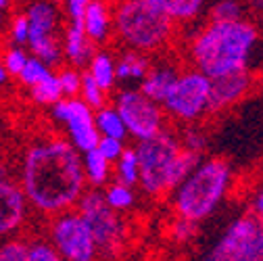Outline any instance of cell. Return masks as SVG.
<instances>
[{"instance_id": "obj_35", "label": "cell", "mask_w": 263, "mask_h": 261, "mask_svg": "<svg viewBox=\"0 0 263 261\" xmlns=\"http://www.w3.org/2000/svg\"><path fill=\"white\" fill-rule=\"evenodd\" d=\"M9 38H11V42L17 44V46H25V44H27V38H29V23H27V19H25L23 13L15 15V17L11 19V23H9Z\"/></svg>"}, {"instance_id": "obj_37", "label": "cell", "mask_w": 263, "mask_h": 261, "mask_svg": "<svg viewBox=\"0 0 263 261\" xmlns=\"http://www.w3.org/2000/svg\"><path fill=\"white\" fill-rule=\"evenodd\" d=\"M90 0H63V11L67 15L69 23H80L82 25V17H84V11L88 7Z\"/></svg>"}, {"instance_id": "obj_14", "label": "cell", "mask_w": 263, "mask_h": 261, "mask_svg": "<svg viewBox=\"0 0 263 261\" xmlns=\"http://www.w3.org/2000/svg\"><path fill=\"white\" fill-rule=\"evenodd\" d=\"M23 15L29 23L27 42L61 36V7L54 0H31Z\"/></svg>"}, {"instance_id": "obj_39", "label": "cell", "mask_w": 263, "mask_h": 261, "mask_svg": "<svg viewBox=\"0 0 263 261\" xmlns=\"http://www.w3.org/2000/svg\"><path fill=\"white\" fill-rule=\"evenodd\" d=\"M7 80H9V73H7V69L3 67V63H0V86H5Z\"/></svg>"}, {"instance_id": "obj_28", "label": "cell", "mask_w": 263, "mask_h": 261, "mask_svg": "<svg viewBox=\"0 0 263 261\" xmlns=\"http://www.w3.org/2000/svg\"><path fill=\"white\" fill-rule=\"evenodd\" d=\"M178 138H180L182 148L192 151L196 155H203L209 148V136H207V132H205L201 125H196V123H186V127L182 129V132H178Z\"/></svg>"}, {"instance_id": "obj_15", "label": "cell", "mask_w": 263, "mask_h": 261, "mask_svg": "<svg viewBox=\"0 0 263 261\" xmlns=\"http://www.w3.org/2000/svg\"><path fill=\"white\" fill-rule=\"evenodd\" d=\"M82 29L86 38L101 48L109 44L113 36V5L111 0H90L84 17H82Z\"/></svg>"}, {"instance_id": "obj_36", "label": "cell", "mask_w": 263, "mask_h": 261, "mask_svg": "<svg viewBox=\"0 0 263 261\" xmlns=\"http://www.w3.org/2000/svg\"><path fill=\"white\" fill-rule=\"evenodd\" d=\"M98 153H101L109 163H115L119 159V155L123 153L125 148V142L123 140H117V138H107V136H101L94 146Z\"/></svg>"}, {"instance_id": "obj_4", "label": "cell", "mask_w": 263, "mask_h": 261, "mask_svg": "<svg viewBox=\"0 0 263 261\" xmlns=\"http://www.w3.org/2000/svg\"><path fill=\"white\" fill-rule=\"evenodd\" d=\"M178 25L153 0H117L113 5V34L125 48L155 54L176 38Z\"/></svg>"}, {"instance_id": "obj_31", "label": "cell", "mask_w": 263, "mask_h": 261, "mask_svg": "<svg viewBox=\"0 0 263 261\" xmlns=\"http://www.w3.org/2000/svg\"><path fill=\"white\" fill-rule=\"evenodd\" d=\"M196 232H199V223L190 221V219H186V217H178V215H176V219H174L172 226H170V238H172L176 245H186V243H190V240L196 236Z\"/></svg>"}, {"instance_id": "obj_13", "label": "cell", "mask_w": 263, "mask_h": 261, "mask_svg": "<svg viewBox=\"0 0 263 261\" xmlns=\"http://www.w3.org/2000/svg\"><path fill=\"white\" fill-rule=\"evenodd\" d=\"M255 71L245 69L236 73H228L209 80V103H207V115H219L223 111L234 109L240 105L255 88Z\"/></svg>"}, {"instance_id": "obj_40", "label": "cell", "mask_w": 263, "mask_h": 261, "mask_svg": "<svg viewBox=\"0 0 263 261\" xmlns=\"http://www.w3.org/2000/svg\"><path fill=\"white\" fill-rule=\"evenodd\" d=\"M249 3H251V9H255L257 13H259L261 7H263V0H249Z\"/></svg>"}, {"instance_id": "obj_17", "label": "cell", "mask_w": 263, "mask_h": 261, "mask_svg": "<svg viewBox=\"0 0 263 261\" xmlns=\"http://www.w3.org/2000/svg\"><path fill=\"white\" fill-rule=\"evenodd\" d=\"M61 48H63V61L76 69H86L88 61L96 50V46L86 38L80 23H69L61 31Z\"/></svg>"}, {"instance_id": "obj_20", "label": "cell", "mask_w": 263, "mask_h": 261, "mask_svg": "<svg viewBox=\"0 0 263 261\" xmlns=\"http://www.w3.org/2000/svg\"><path fill=\"white\" fill-rule=\"evenodd\" d=\"M176 25L194 23L205 11L209 0H153Z\"/></svg>"}, {"instance_id": "obj_30", "label": "cell", "mask_w": 263, "mask_h": 261, "mask_svg": "<svg viewBox=\"0 0 263 261\" xmlns=\"http://www.w3.org/2000/svg\"><path fill=\"white\" fill-rule=\"evenodd\" d=\"M57 80H59L63 96H78L80 86H82V69H76L71 65H61Z\"/></svg>"}, {"instance_id": "obj_38", "label": "cell", "mask_w": 263, "mask_h": 261, "mask_svg": "<svg viewBox=\"0 0 263 261\" xmlns=\"http://www.w3.org/2000/svg\"><path fill=\"white\" fill-rule=\"evenodd\" d=\"M249 213H253L255 217L263 219V190L259 186L255 188V197H253V201L249 205Z\"/></svg>"}, {"instance_id": "obj_41", "label": "cell", "mask_w": 263, "mask_h": 261, "mask_svg": "<svg viewBox=\"0 0 263 261\" xmlns=\"http://www.w3.org/2000/svg\"><path fill=\"white\" fill-rule=\"evenodd\" d=\"M5 25H7V17H5V11H0V34L5 31Z\"/></svg>"}, {"instance_id": "obj_27", "label": "cell", "mask_w": 263, "mask_h": 261, "mask_svg": "<svg viewBox=\"0 0 263 261\" xmlns=\"http://www.w3.org/2000/svg\"><path fill=\"white\" fill-rule=\"evenodd\" d=\"M78 96H80V99H82L92 111H96V109H101V107L109 105V94H107L101 86H98L86 71H82V86H80Z\"/></svg>"}, {"instance_id": "obj_9", "label": "cell", "mask_w": 263, "mask_h": 261, "mask_svg": "<svg viewBox=\"0 0 263 261\" xmlns=\"http://www.w3.org/2000/svg\"><path fill=\"white\" fill-rule=\"evenodd\" d=\"M48 243L63 257V261H96L98 249L88 221L71 207L52 215L48 226Z\"/></svg>"}, {"instance_id": "obj_24", "label": "cell", "mask_w": 263, "mask_h": 261, "mask_svg": "<svg viewBox=\"0 0 263 261\" xmlns=\"http://www.w3.org/2000/svg\"><path fill=\"white\" fill-rule=\"evenodd\" d=\"M103 190V197L107 201V205L119 213H125V211H132L136 207V190L134 186H127V184H121L117 180H111Z\"/></svg>"}, {"instance_id": "obj_3", "label": "cell", "mask_w": 263, "mask_h": 261, "mask_svg": "<svg viewBox=\"0 0 263 261\" xmlns=\"http://www.w3.org/2000/svg\"><path fill=\"white\" fill-rule=\"evenodd\" d=\"M234 170L221 157L201 159L196 167L170 192L172 209L178 217L205 221L211 217L232 190Z\"/></svg>"}, {"instance_id": "obj_29", "label": "cell", "mask_w": 263, "mask_h": 261, "mask_svg": "<svg viewBox=\"0 0 263 261\" xmlns=\"http://www.w3.org/2000/svg\"><path fill=\"white\" fill-rule=\"evenodd\" d=\"M52 73H54V69L50 67V65H46L44 61H40V59H36V57H31V54H29L27 63L23 65V69L19 71L17 78H19V82H21L23 86L31 88V86L40 84L42 80L50 78Z\"/></svg>"}, {"instance_id": "obj_42", "label": "cell", "mask_w": 263, "mask_h": 261, "mask_svg": "<svg viewBox=\"0 0 263 261\" xmlns=\"http://www.w3.org/2000/svg\"><path fill=\"white\" fill-rule=\"evenodd\" d=\"M13 5V0H0V11H7Z\"/></svg>"}, {"instance_id": "obj_16", "label": "cell", "mask_w": 263, "mask_h": 261, "mask_svg": "<svg viewBox=\"0 0 263 261\" xmlns=\"http://www.w3.org/2000/svg\"><path fill=\"white\" fill-rule=\"evenodd\" d=\"M180 71H182V67L172 59H161L157 63H151L144 78L138 82V90L144 96H148L151 101L161 105V101L165 99V94L174 86Z\"/></svg>"}, {"instance_id": "obj_32", "label": "cell", "mask_w": 263, "mask_h": 261, "mask_svg": "<svg viewBox=\"0 0 263 261\" xmlns=\"http://www.w3.org/2000/svg\"><path fill=\"white\" fill-rule=\"evenodd\" d=\"M27 240L7 236L0 240V261H27Z\"/></svg>"}, {"instance_id": "obj_18", "label": "cell", "mask_w": 263, "mask_h": 261, "mask_svg": "<svg viewBox=\"0 0 263 261\" xmlns=\"http://www.w3.org/2000/svg\"><path fill=\"white\" fill-rule=\"evenodd\" d=\"M98 86H101L107 94H111L117 88V78H115V54L107 48H96L92 59L88 61L84 69Z\"/></svg>"}, {"instance_id": "obj_2", "label": "cell", "mask_w": 263, "mask_h": 261, "mask_svg": "<svg viewBox=\"0 0 263 261\" xmlns=\"http://www.w3.org/2000/svg\"><path fill=\"white\" fill-rule=\"evenodd\" d=\"M259 46V25L249 19L207 21L194 31L188 44V59L194 69L209 80L251 69Z\"/></svg>"}, {"instance_id": "obj_34", "label": "cell", "mask_w": 263, "mask_h": 261, "mask_svg": "<svg viewBox=\"0 0 263 261\" xmlns=\"http://www.w3.org/2000/svg\"><path fill=\"white\" fill-rule=\"evenodd\" d=\"M27 261H63V257L54 251L48 240H31L27 245Z\"/></svg>"}, {"instance_id": "obj_33", "label": "cell", "mask_w": 263, "mask_h": 261, "mask_svg": "<svg viewBox=\"0 0 263 261\" xmlns=\"http://www.w3.org/2000/svg\"><path fill=\"white\" fill-rule=\"evenodd\" d=\"M27 59H29V52L25 50V46H17V44H13V46H9V48L5 50L3 61H0V63H3V67L7 69L9 76L17 78L19 71L23 69V65L27 63Z\"/></svg>"}, {"instance_id": "obj_11", "label": "cell", "mask_w": 263, "mask_h": 261, "mask_svg": "<svg viewBox=\"0 0 263 261\" xmlns=\"http://www.w3.org/2000/svg\"><path fill=\"white\" fill-rule=\"evenodd\" d=\"M50 111L52 119L65 129V140L78 153H86L96 146L101 136L94 125V111L80 96H63L50 107Z\"/></svg>"}, {"instance_id": "obj_7", "label": "cell", "mask_w": 263, "mask_h": 261, "mask_svg": "<svg viewBox=\"0 0 263 261\" xmlns=\"http://www.w3.org/2000/svg\"><path fill=\"white\" fill-rule=\"evenodd\" d=\"M259 253H263V219L247 211L230 221L201 261H249Z\"/></svg>"}, {"instance_id": "obj_25", "label": "cell", "mask_w": 263, "mask_h": 261, "mask_svg": "<svg viewBox=\"0 0 263 261\" xmlns=\"http://www.w3.org/2000/svg\"><path fill=\"white\" fill-rule=\"evenodd\" d=\"M113 180L127 184V186H134V188L138 186V157H136L134 146L125 144L123 153L113 163Z\"/></svg>"}, {"instance_id": "obj_21", "label": "cell", "mask_w": 263, "mask_h": 261, "mask_svg": "<svg viewBox=\"0 0 263 261\" xmlns=\"http://www.w3.org/2000/svg\"><path fill=\"white\" fill-rule=\"evenodd\" d=\"M82 167L86 184L92 188H105L113 180V163H109L96 148L82 153Z\"/></svg>"}, {"instance_id": "obj_8", "label": "cell", "mask_w": 263, "mask_h": 261, "mask_svg": "<svg viewBox=\"0 0 263 261\" xmlns=\"http://www.w3.org/2000/svg\"><path fill=\"white\" fill-rule=\"evenodd\" d=\"M209 78L199 69H182L174 86L161 101V109L180 123H196L207 115Z\"/></svg>"}, {"instance_id": "obj_10", "label": "cell", "mask_w": 263, "mask_h": 261, "mask_svg": "<svg viewBox=\"0 0 263 261\" xmlns=\"http://www.w3.org/2000/svg\"><path fill=\"white\" fill-rule=\"evenodd\" d=\"M111 105L119 113L127 136H132L136 142L153 138L165 127V111L161 109L159 103L144 96L138 88H121L113 96Z\"/></svg>"}, {"instance_id": "obj_5", "label": "cell", "mask_w": 263, "mask_h": 261, "mask_svg": "<svg viewBox=\"0 0 263 261\" xmlns=\"http://www.w3.org/2000/svg\"><path fill=\"white\" fill-rule=\"evenodd\" d=\"M138 157V186L144 194L155 199L170 194V178L176 165V159L182 151L178 132L163 127L159 134L148 140L136 142Z\"/></svg>"}, {"instance_id": "obj_1", "label": "cell", "mask_w": 263, "mask_h": 261, "mask_svg": "<svg viewBox=\"0 0 263 261\" xmlns=\"http://www.w3.org/2000/svg\"><path fill=\"white\" fill-rule=\"evenodd\" d=\"M19 184L29 209L48 217L71 209L88 188L82 153L65 138H46L29 144L23 153Z\"/></svg>"}, {"instance_id": "obj_6", "label": "cell", "mask_w": 263, "mask_h": 261, "mask_svg": "<svg viewBox=\"0 0 263 261\" xmlns=\"http://www.w3.org/2000/svg\"><path fill=\"white\" fill-rule=\"evenodd\" d=\"M76 209L90 226L98 257H117L127 240V223L123 219V213L107 205L101 188H86L76 203Z\"/></svg>"}, {"instance_id": "obj_22", "label": "cell", "mask_w": 263, "mask_h": 261, "mask_svg": "<svg viewBox=\"0 0 263 261\" xmlns=\"http://www.w3.org/2000/svg\"><path fill=\"white\" fill-rule=\"evenodd\" d=\"M249 0H209L207 5V21H238L249 19Z\"/></svg>"}, {"instance_id": "obj_12", "label": "cell", "mask_w": 263, "mask_h": 261, "mask_svg": "<svg viewBox=\"0 0 263 261\" xmlns=\"http://www.w3.org/2000/svg\"><path fill=\"white\" fill-rule=\"evenodd\" d=\"M27 215L29 203L19 180L9 174L7 165H0V238L19 234Z\"/></svg>"}, {"instance_id": "obj_19", "label": "cell", "mask_w": 263, "mask_h": 261, "mask_svg": "<svg viewBox=\"0 0 263 261\" xmlns=\"http://www.w3.org/2000/svg\"><path fill=\"white\" fill-rule=\"evenodd\" d=\"M151 59L138 50L123 48L119 54H115V78L117 84H134L140 82L148 69Z\"/></svg>"}, {"instance_id": "obj_23", "label": "cell", "mask_w": 263, "mask_h": 261, "mask_svg": "<svg viewBox=\"0 0 263 261\" xmlns=\"http://www.w3.org/2000/svg\"><path fill=\"white\" fill-rule=\"evenodd\" d=\"M94 125L98 136H107V138H117V140H127V132L125 125L119 117V113L115 111L113 105H105L101 109L94 111Z\"/></svg>"}, {"instance_id": "obj_26", "label": "cell", "mask_w": 263, "mask_h": 261, "mask_svg": "<svg viewBox=\"0 0 263 261\" xmlns=\"http://www.w3.org/2000/svg\"><path fill=\"white\" fill-rule=\"evenodd\" d=\"M29 96H31V101H34L36 105H40V107H52L57 101H61L63 92H61L57 73H52L50 78L42 80L36 86H31L29 88Z\"/></svg>"}]
</instances>
